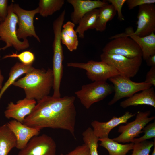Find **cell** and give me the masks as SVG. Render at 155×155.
Wrapping results in <instances>:
<instances>
[{"mask_svg":"<svg viewBox=\"0 0 155 155\" xmlns=\"http://www.w3.org/2000/svg\"><path fill=\"white\" fill-rule=\"evenodd\" d=\"M99 13V9H95L87 13L81 19L75 30L79 38H83L85 32L88 30L95 29Z\"/></svg>","mask_w":155,"mask_h":155,"instance_id":"24","label":"cell"},{"mask_svg":"<svg viewBox=\"0 0 155 155\" xmlns=\"http://www.w3.org/2000/svg\"><path fill=\"white\" fill-rule=\"evenodd\" d=\"M8 1L7 0H0V16L3 21L7 15Z\"/></svg>","mask_w":155,"mask_h":155,"instance_id":"35","label":"cell"},{"mask_svg":"<svg viewBox=\"0 0 155 155\" xmlns=\"http://www.w3.org/2000/svg\"><path fill=\"white\" fill-rule=\"evenodd\" d=\"M155 144V139L154 142L146 140L134 144L131 155H149Z\"/></svg>","mask_w":155,"mask_h":155,"instance_id":"29","label":"cell"},{"mask_svg":"<svg viewBox=\"0 0 155 155\" xmlns=\"http://www.w3.org/2000/svg\"><path fill=\"white\" fill-rule=\"evenodd\" d=\"M56 145L53 139L45 134L35 136L18 155H56Z\"/></svg>","mask_w":155,"mask_h":155,"instance_id":"12","label":"cell"},{"mask_svg":"<svg viewBox=\"0 0 155 155\" xmlns=\"http://www.w3.org/2000/svg\"><path fill=\"white\" fill-rule=\"evenodd\" d=\"M127 0H108L107 1L111 3L113 6L116 12H117L118 15V18L121 21L124 20L122 12V7L126 2Z\"/></svg>","mask_w":155,"mask_h":155,"instance_id":"31","label":"cell"},{"mask_svg":"<svg viewBox=\"0 0 155 155\" xmlns=\"http://www.w3.org/2000/svg\"><path fill=\"white\" fill-rule=\"evenodd\" d=\"M114 92L113 84L105 81H96L83 85L75 92L81 103L87 109Z\"/></svg>","mask_w":155,"mask_h":155,"instance_id":"5","label":"cell"},{"mask_svg":"<svg viewBox=\"0 0 155 155\" xmlns=\"http://www.w3.org/2000/svg\"><path fill=\"white\" fill-rule=\"evenodd\" d=\"M67 65L85 70L87 78L93 82H106L112 77L120 75L115 68L102 61L91 60L86 63L70 62L67 63Z\"/></svg>","mask_w":155,"mask_h":155,"instance_id":"6","label":"cell"},{"mask_svg":"<svg viewBox=\"0 0 155 155\" xmlns=\"http://www.w3.org/2000/svg\"><path fill=\"white\" fill-rule=\"evenodd\" d=\"M108 80L113 84L115 92L113 97L108 103L109 106L114 104L121 99L129 98L135 93L152 86L144 82H137L133 81L130 78L120 75L112 77Z\"/></svg>","mask_w":155,"mask_h":155,"instance_id":"9","label":"cell"},{"mask_svg":"<svg viewBox=\"0 0 155 155\" xmlns=\"http://www.w3.org/2000/svg\"><path fill=\"white\" fill-rule=\"evenodd\" d=\"M129 9H133L137 6L148 4H154L155 0H127L126 2Z\"/></svg>","mask_w":155,"mask_h":155,"instance_id":"33","label":"cell"},{"mask_svg":"<svg viewBox=\"0 0 155 155\" xmlns=\"http://www.w3.org/2000/svg\"><path fill=\"white\" fill-rule=\"evenodd\" d=\"M59 155H64V154L62 153H61Z\"/></svg>","mask_w":155,"mask_h":155,"instance_id":"40","label":"cell"},{"mask_svg":"<svg viewBox=\"0 0 155 155\" xmlns=\"http://www.w3.org/2000/svg\"><path fill=\"white\" fill-rule=\"evenodd\" d=\"M136 30L134 34L140 37L148 35L155 31V5L154 4L139 6Z\"/></svg>","mask_w":155,"mask_h":155,"instance_id":"13","label":"cell"},{"mask_svg":"<svg viewBox=\"0 0 155 155\" xmlns=\"http://www.w3.org/2000/svg\"><path fill=\"white\" fill-rule=\"evenodd\" d=\"M13 85L23 89L26 98L34 99L38 102L49 96L53 88V70L50 68L46 70L34 67Z\"/></svg>","mask_w":155,"mask_h":155,"instance_id":"2","label":"cell"},{"mask_svg":"<svg viewBox=\"0 0 155 155\" xmlns=\"http://www.w3.org/2000/svg\"><path fill=\"white\" fill-rule=\"evenodd\" d=\"M139 105H146L155 108V92L153 87L135 93L121 102L120 104V106L124 108Z\"/></svg>","mask_w":155,"mask_h":155,"instance_id":"19","label":"cell"},{"mask_svg":"<svg viewBox=\"0 0 155 155\" xmlns=\"http://www.w3.org/2000/svg\"><path fill=\"white\" fill-rule=\"evenodd\" d=\"M144 82L155 86V66L151 67L146 74Z\"/></svg>","mask_w":155,"mask_h":155,"instance_id":"34","label":"cell"},{"mask_svg":"<svg viewBox=\"0 0 155 155\" xmlns=\"http://www.w3.org/2000/svg\"><path fill=\"white\" fill-rule=\"evenodd\" d=\"M65 155H90L88 146L85 144L76 147Z\"/></svg>","mask_w":155,"mask_h":155,"instance_id":"32","label":"cell"},{"mask_svg":"<svg viewBox=\"0 0 155 155\" xmlns=\"http://www.w3.org/2000/svg\"><path fill=\"white\" fill-rule=\"evenodd\" d=\"M84 144L89 148L90 155H99L97 150L99 138L94 133L93 129L88 127L82 133Z\"/></svg>","mask_w":155,"mask_h":155,"instance_id":"27","label":"cell"},{"mask_svg":"<svg viewBox=\"0 0 155 155\" xmlns=\"http://www.w3.org/2000/svg\"><path fill=\"white\" fill-rule=\"evenodd\" d=\"M133 29L129 27L125 32L119 34L122 36L129 37L140 47L142 54V58L146 60L150 56L155 54V34L153 32L146 36L140 37L134 34Z\"/></svg>","mask_w":155,"mask_h":155,"instance_id":"18","label":"cell"},{"mask_svg":"<svg viewBox=\"0 0 155 155\" xmlns=\"http://www.w3.org/2000/svg\"><path fill=\"white\" fill-rule=\"evenodd\" d=\"M8 58H17L22 63L25 65L32 64L35 57L34 54L29 51H26L20 53L12 52L11 54L4 56L2 59Z\"/></svg>","mask_w":155,"mask_h":155,"instance_id":"28","label":"cell"},{"mask_svg":"<svg viewBox=\"0 0 155 155\" xmlns=\"http://www.w3.org/2000/svg\"><path fill=\"white\" fill-rule=\"evenodd\" d=\"M73 8L71 15V22L78 24L81 19L87 13L109 3L107 0H67Z\"/></svg>","mask_w":155,"mask_h":155,"instance_id":"17","label":"cell"},{"mask_svg":"<svg viewBox=\"0 0 155 155\" xmlns=\"http://www.w3.org/2000/svg\"><path fill=\"white\" fill-rule=\"evenodd\" d=\"M34 67L32 64L25 65L17 62L11 68L9 74V77L0 90V100L7 89L22 75L26 74Z\"/></svg>","mask_w":155,"mask_h":155,"instance_id":"23","label":"cell"},{"mask_svg":"<svg viewBox=\"0 0 155 155\" xmlns=\"http://www.w3.org/2000/svg\"><path fill=\"white\" fill-rule=\"evenodd\" d=\"M74 96L57 98L48 96L37 102L23 123L41 129L45 128L60 129L75 134L77 112Z\"/></svg>","mask_w":155,"mask_h":155,"instance_id":"1","label":"cell"},{"mask_svg":"<svg viewBox=\"0 0 155 155\" xmlns=\"http://www.w3.org/2000/svg\"><path fill=\"white\" fill-rule=\"evenodd\" d=\"M75 24L68 21L63 25L61 34V43L65 45L71 52L76 50L79 41L77 33L74 29Z\"/></svg>","mask_w":155,"mask_h":155,"instance_id":"20","label":"cell"},{"mask_svg":"<svg viewBox=\"0 0 155 155\" xmlns=\"http://www.w3.org/2000/svg\"><path fill=\"white\" fill-rule=\"evenodd\" d=\"M7 124L16 138V148L20 150L24 148L32 138L38 135L40 131V129L28 126L15 119Z\"/></svg>","mask_w":155,"mask_h":155,"instance_id":"15","label":"cell"},{"mask_svg":"<svg viewBox=\"0 0 155 155\" xmlns=\"http://www.w3.org/2000/svg\"><path fill=\"white\" fill-rule=\"evenodd\" d=\"M110 39L112 40L103 48V53L120 55L131 59L142 57L140 47L129 37L119 34Z\"/></svg>","mask_w":155,"mask_h":155,"instance_id":"8","label":"cell"},{"mask_svg":"<svg viewBox=\"0 0 155 155\" xmlns=\"http://www.w3.org/2000/svg\"><path fill=\"white\" fill-rule=\"evenodd\" d=\"M144 135L139 138L134 139L131 142L138 143L155 137V122L147 125L143 129Z\"/></svg>","mask_w":155,"mask_h":155,"instance_id":"30","label":"cell"},{"mask_svg":"<svg viewBox=\"0 0 155 155\" xmlns=\"http://www.w3.org/2000/svg\"><path fill=\"white\" fill-rule=\"evenodd\" d=\"M13 4L12 3L8 6L7 16L0 23V40L5 43L4 46L0 48V50L13 46L17 51H20L28 48L30 46L27 38L21 41L18 38L16 26L18 19L13 11Z\"/></svg>","mask_w":155,"mask_h":155,"instance_id":"4","label":"cell"},{"mask_svg":"<svg viewBox=\"0 0 155 155\" xmlns=\"http://www.w3.org/2000/svg\"><path fill=\"white\" fill-rule=\"evenodd\" d=\"M64 0H40L38 3V13L47 17L59 11L65 3Z\"/></svg>","mask_w":155,"mask_h":155,"instance_id":"26","label":"cell"},{"mask_svg":"<svg viewBox=\"0 0 155 155\" xmlns=\"http://www.w3.org/2000/svg\"><path fill=\"white\" fill-rule=\"evenodd\" d=\"M146 61L148 66H155V54L150 56Z\"/></svg>","mask_w":155,"mask_h":155,"instance_id":"36","label":"cell"},{"mask_svg":"<svg viewBox=\"0 0 155 155\" xmlns=\"http://www.w3.org/2000/svg\"><path fill=\"white\" fill-rule=\"evenodd\" d=\"M13 8L18 19V28L16 32L18 39L23 40L28 37L33 36L40 42V40L36 33L34 24V17L38 13V7L32 10H26L21 8L19 4L13 3Z\"/></svg>","mask_w":155,"mask_h":155,"instance_id":"11","label":"cell"},{"mask_svg":"<svg viewBox=\"0 0 155 155\" xmlns=\"http://www.w3.org/2000/svg\"><path fill=\"white\" fill-rule=\"evenodd\" d=\"M100 143L99 144L108 151L109 155H126L131 150H133L134 144L131 142L122 144L109 137L99 138Z\"/></svg>","mask_w":155,"mask_h":155,"instance_id":"22","label":"cell"},{"mask_svg":"<svg viewBox=\"0 0 155 155\" xmlns=\"http://www.w3.org/2000/svg\"><path fill=\"white\" fill-rule=\"evenodd\" d=\"M151 111L149 110L138 111L134 120L127 123L126 125L119 126L118 131L121 134L113 140L119 143L131 142L134 139L143 132L144 128L155 119V116L149 117Z\"/></svg>","mask_w":155,"mask_h":155,"instance_id":"7","label":"cell"},{"mask_svg":"<svg viewBox=\"0 0 155 155\" xmlns=\"http://www.w3.org/2000/svg\"><path fill=\"white\" fill-rule=\"evenodd\" d=\"M98 9L99 13L95 29L97 31L102 32L105 30L107 23L114 18L116 12L113 6L109 4Z\"/></svg>","mask_w":155,"mask_h":155,"instance_id":"25","label":"cell"},{"mask_svg":"<svg viewBox=\"0 0 155 155\" xmlns=\"http://www.w3.org/2000/svg\"><path fill=\"white\" fill-rule=\"evenodd\" d=\"M65 10H64L53 23L54 34L53 44V69L54 76L53 93V96L61 97L60 87L63 72V62L64 55L61 44V34L63 23L65 20Z\"/></svg>","mask_w":155,"mask_h":155,"instance_id":"3","label":"cell"},{"mask_svg":"<svg viewBox=\"0 0 155 155\" xmlns=\"http://www.w3.org/2000/svg\"><path fill=\"white\" fill-rule=\"evenodd\" d=\"M154 148L152 152L151 155H155V144L154 145Z\"/></svg>","mask_w":155,"mask_h":155,"instance_id":"38","label":"cell"},{"mask_svg":"<svg viewBox=\"0 0 155 155\" xmlns=\"http://www.w3.org/2000/svg\"><path fill=\"white\" fill-rule=\"evenodd\" d=\"M3 20L1 18V16H0V23L3 21ZM0 57H1V55H0Z\"/></svg>","mask_w":155,"mask_h":155,"instance_id":"39","label":"cell"},{"mask_svg":"<svg viewBox=\"0 0 155 155\" xmlns=\"http://www.w3.org/2000/svg\"><path fill=\"white\" fill-rule=\"evenodd\" d=\"M4 80V77L2 73L1 70L0 69V90L3 87L2 84Z\"/></svg>","mask_w":155,"mask_h":155,"instance_id":"37","label":"cell"},{"mask_svg":"<svg viewBox=\"0 0 155 155\" xmlns=\"http://www.w3.org/2000/svg\"><path fill=\"white\" fill-rule=\"evenodd\" d=\"M16 145V137L7 123L0 126V155H7Z\"/></svg>","mask_w":155,"mask_h":155,"instance_id":"21","label":"cell"},{"mask_svg":"<svg viewBox=\"0 0 155 155\" xmlns=\"http://www.w3.org/2000/svg\"><path fill=\"white\" fill-rule=\"evenodd\" d=\"M36 104L35 100L26 97L16 104L11 102L4 112L5 116L7 119L12 118L23 123L25 118L31 113Z\"/></svg>","mask_w":155,"mask_h":155,"instance_id":"14","label":"cell"},{"mask_svg":"<svg viewBox=\"0 0 155 155\" xmlns=\"http://www.w3.org/2000/svg\"><path fill=\"white\" fill-rule=\"evenodd\" d=\"M101 61L115 68L120 75L128 78L134 77L141 65L142 57L129 58L120 55L103 53L100 55Z\"/></svg>","mask_w":155,"mask_h":155,"instance_id":"10","label":"cell"},{"mask_svg":"<svg viewBox=\"0 0 155 155\" xmlns=\"http://www.w3.org/2000/svg\"><path fill=\"white\" fill-rule=\"evenodd\" d=\"M135 115V113L126 111L120 117L113 116L107 122H102L94 120L91 122V125L94 133L99 138H107L113 129L121 124H126L128 120Z\"/></svg>","mask_w":155,"mask_h":155,"instance_id":"16","label":"cell"}]
</instances>
